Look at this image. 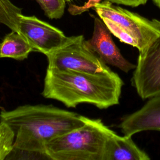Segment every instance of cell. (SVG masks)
Masks as SVG:
<instances>
[{"mask_svg": "<svg viewBox=\"0 0 160 160\" xmlns=\"http://www.w3.org/2000/svg\"><path fill=\"white\" fill-rule=\"evenodd\" d=\"M0 121L14 133L12 151L46 157V142L82 126L84 116L51 105H24L11 111L2 110Z\"/></svg>", "mask_w": 160, "mask_h": 160, "instance_id": "1", "label": "cell"}, {"mask_svg": "<svg viewBox=\"0 0 160 160\" xmlns=\"http://www.w3.org/2000/svg\"><path fill=\"white\" fill-rule=\"evenodd\" d=\"M123 84L113 71L91 73L48 67L42 94L68 108L87 102L106 109L119 104Z\"/></svg>", "mask_w": 160, "mask_h": 160, "instance_id": "2", "label": "cell"}, {"mask_svg": "<svg viewBox=\"0 0 160 160\" xmlns=\"http://www.w3.org/2000/svg\"><path fill=\"white\" fill-rule=\"evenodd\" d=\"M112 132L101 119L84 116L82 126L46 142L45 154L53 160H102L106 141Z\"/></svg>", "mask_w": 160, "mask_h": 160, "instance_id": "3", "label": "cell"}, {"mask_svg": "<svg viewBox=\"0 0 160 160\" xmlns=\"http://www.w3.org/2000/svg\"><path fill=\"white\" fill-rule=\"evenodd\" d=\"M112 34L122 42L143 51L160 35V21L142 16L104 0L92 5Z\"/></svg>", "mask_w": 160, "mask_h": 160, "instance_id": "4", "label": "cell"}, {"mask_svg": "<svg viewBox=\"0 0 160 160\" xmlns=\"http://www.w3.org/2000/svg\"><path fill=\"white\" fill-rule=\"evenodd\" d=\"M82 35L68 37L59 49L47 55L49 68L68 69L91 73H109L112 71L85 42Z\"/></svg>", "mask_w": 160, "mask_h": 160, "instance_id": "5", "label": "cell"}, {"mask_svg": "<svg viewBox=\"0 0 160 160\" xmlns=\"http://www.w3.org/2000/svg\"><path fill=\"white\" fill-rule=\"evenodd\" d=\"M131 83L142 99L160 95V35L139 52Z\"/></svg>", "mask_w": 160, "mask_h": 160, "instance_id": "6", "label": "cell"}, {"mask_svg": "<svg viewBox=\"0 0 160 160\" xmlns=\"http://www.w3.org/2000/svg\"><path fill=\"white\" fill-rule=\"evenodd\" d=\"M19 32L29 43L33 51L46 56L61 47L68 38L60 29L34 16L19 14Z\"/></svg>", "mask_w": 160, "mask_h": 160, "instance_id": "7", "label": "cell"}, {"mask_svg": "<svg viewBox=\"0 0 160 160\" xmlns=\"http://www.w3.org/2000/svg\"><path fill=\"white\" fill-rule=\"evenodd\" d=\"M85 42L106 64L115 66L125 72L135 69L136 65L123 57L113 41L111 32L101 19L94 18L92 37Z\"/></svg>", "mask_w": 160, "mask_h": 160, "instance_id": "8", "label": "cell"}, {"mask_svg": "<svg viewBox=\"0 0 160 160\" xmlns=\"http://www.w3.org/2000/svg\"><path fill=\"white\" fill-rule=\"evenodd\" d=\"M119 128L129 136L144 131H160V95L149 98L141 109L125 116Z\"/></svg>", "mask_w": 160, "mask_h": 160, "instance_id": "9", "label": "cell"}, {"mask_svg": "<svg viewBox=\"0 0 160 160\" xmlns=\"http://www.w3.org/2000/svg\"><path fill=\"white\" fill-rule=\"evenodd\" d=\"M148 154L137 146L132 136H120L114 131L108 138L102 160H149Z\"/></svg>", "mask_w": 160, "mask_h": 160, "instance_id": "10", "label": "cell"}, {"mask_svg": "<svg viewBox=\"0 0 160 160\" xmlns=\"http://www.w3.org/2000/svg\"><path fill=\"white\" fill-rule=\"evenodd\" d=\"M33 49L25 38L19 32L12 31L0 42V58H11L22 61Z\"/></svg>", "mask_w": 160, "mask_h": 160, "instance_id": "11", "label": "cell"}, {"mask_svg": "<svg viewBox=\"0 0 160 160\" xmlns=\"http://www.w3.org/2000/svg\"><path fill=\"white\" fill-rule=\"evenodd\" d=\"M21 13L22 9L10 0H0V23L12 31L19 32V16Z\"/></svg>", "mask_w": 160, "mask_h": 160, "instance_id": "12", "label": "cell"}, {"mask_svg": "<svg viewBox=\"0 0 160 160\" xmlns=\"http://www.w3.org/2000/svg\"><path fill=\"white\" fill-rule=\"evenodd\" d=\"M15 135L11 128L0 121V160H4L12 151Z\"/></svg>", "mask_w": 160, "mask_h": 160, "instance_id": "13", "label": "cell"}, {"mask_svg": "<svg viewBox=\"0 0 160 160\" xmlns=\"http://www.w3.org/2000/svg\"><path fill=\"white\" fill-rule=\"evenodd\" d=\"M49 19H59L64 12L66 0H36Z\"/></svg>", "mask_w": 160, "mask_h": 160, "instance_id": "14", "label": "cell"}, {"mask_svg": "<svg viewBox=\"0 0 160 160\" xmlns=\"http://www.w3.org/2000/svg\"><path fill=\"white\" fill-rule=\"evenodd\" d=\"M111 2L114 4L124 5L131 7H137L140 5L144 4L147 2L148 0H106Z\"/></svg>", "mask_w": 160, "mask_h": 160, "instance_id": "15", "label": "cell"}, {"mask_svg": "<svg viewBox=\"0 0 160 160\" xmlns=\"http://www.w3.org/2000/svg\"><path fill=\"white\" fill-rule=\"evenodd\" d=\"M152 1L159 8H160V0H152Z\"/></svg>", "mask_w": 160, "mask_h": 160, "instance_id": "16", "label": "cell"}, {"mask_svg": "<svg viewBox=\"0 0 160 160\" xmlns=\"http://www.w3.org/2000/svg\"><path fill=\"white\" fill-rule=\"evenodd\" d=\"M66 1H68V2H71L72 0H66Z\"/></svg>", "mask_w": 160, "mask_h": 160, "instance_id": "17", "label": "cell"}]
</instances>
